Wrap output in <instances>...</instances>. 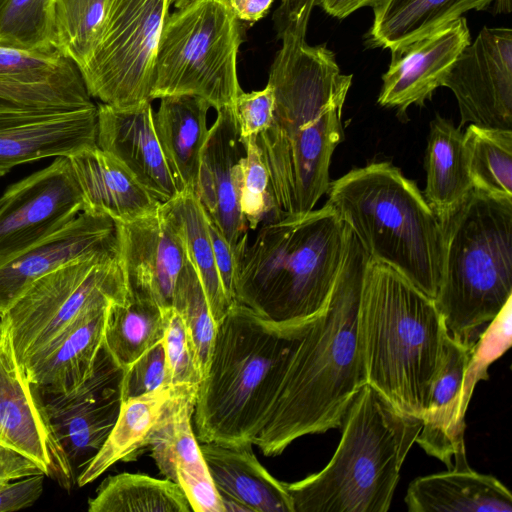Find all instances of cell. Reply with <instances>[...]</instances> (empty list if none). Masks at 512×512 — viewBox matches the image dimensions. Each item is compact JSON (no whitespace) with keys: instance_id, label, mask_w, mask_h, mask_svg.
I'll return each mask as SVG.
<instances>
[{"instance_id":"obj_1","label":"cell","mask_w":512,"mask_h":512,"mask_svg":"<svg viewBox=\"0 0 512 512\" xmlns=\"http://www.w3.org/2000/svg\"><path fill=\"white\" fill-rule=\"evenodd\" d=\"M270 69L271 126L256 143L269 172L278 210L302 216L326 194L332 155L343 140L342 111L352 83L326 44L286 32Z\"/></svg>"},{"instance_id":"obj_2","label":"cell","mask_w":512,"mask_h":512,"mask_svg":"<svg viewBox=\"0 0 512 512\" xmlns=\"http://www.w3.org/2000/svg\"><path fill=\"white\" fill-rule=\"evenodd\" d=\"M347 229L345 256L329 302L307 324L254 440L266 456L281 454L300 437L342 427L366 384L359 311L369 256Z\"/></svg>"},{"instance_id":"obj_3","label":"cell","mask_w":512,"mask_h":512,"mask_svg":"<svg viewBox=\"0 0 512 512\" xmlns=\"http://www.w3.org/2000/svg\"><path fill=\"white\" fill-rule=\"evenodd\" d=\"M347 230L328 203L302 216L262 224L239 255L235 303L278 327L312 321L333 292Z\"/></svg>"},{"instance_id":"obj_4","label":"cell","mask_w":512,"mask_h":512,"mask_svg":"<svg viewBox=\"0 0 512 512\" xmlns=\"http://www.w3.org/2000/svg\"><path fill=\"white\" fill-rule=\"evenodd\" d=\"M359 323L366 383L400 411L422 419L448 336L435 299L369 257Z\"/></svg>"},{"instance_id":"obj_5","label":"cell","mask_w":512,"mask_h":512,"mask_svg":"<svg viewBox=\"0 0 512 512\" xmlns=\"http://www.w3.org/2000/svg\"><path fill=\"white\" fill-rule=\"evenodd\" d=\"M308 323L278 327L231 306L197 388L192 420L199 442L254 443Z\"/></svg>"},{"instance_id":"obj_6","label":"cell","mask_w":512,"mask_h":512,"mask_svg":"<svg viewBox=\"0 0 512 512\" xmlns=\"http://www.w3.org/2000/svg\"><path fill=\"white\" fill-rule=\"evenodd\" d=\"M326 194L371 259L435 299L444 229L415 182L389 162H373L330 182Z\"/></svg>"},{"instance_id":"obj_7","label":"cell","mask_w":512,"mask_h":512,"mask_svg":"<svg viewBox=\"0 0 512 512\" xmlns=\"http://www.w3.org/2000/svg\"><path fill=\"white\" fill-rule=\"evenodd\" d=\"M327 465L286 483L293 512H386L402 465L422 428L369 384L354 398Z\"/></svg>"},{"instance_id":"obj_8","label":"cell","mask_w":512,"mask_h":512,"mask_svg":"<svg viewBox=\"0 0 512 512\" xmlns=\"http://www.w3.org/2000/svg\"><path fill=\"white\" fill-rule=\"evenodd\" d=\"M436 305L450 336L474 341L512 294V200L473 189L443 223Z\"/></svg>"},{"instance_id":"obj_9","label":"cell","mask_w":512,"mask_h":512,"mask_svg":"<svg viewBox=\"0 0 512 512\" xmlns=\"http://www.w3.org/2000/svg\"><path fill=\"white\" fill-rule=\"evenodd\" d=\"M243 28L229 0H196L169 14L154 62L150 99L196 96L216 111L242 91L237 54Z\"/></svg>"},{"instance_id":"obj_10","label":"cell","mask_w":512,"mask_h":512,"mask_svg":"<svg viewBox=\"0 0 512 512\" xmlns=\"http://www.w3.org/2000/svg\"><path fill=\"white\" fill-rule=\"evenodd\" d=\"M128 297L119 255H93L37 279L1 318L9 324L23 366L85 312Z\"/></svg>"},{"instance_id":"obj_11","label":"cell","mask_w":512,"mask_h":512,"mask_svg":"<svg viewBox=\"0 0 512 512\" xmlns=\"http://www.w3.org/2000/svg\"><path fill=\"white\" fill-rule=\"evenodd\" d=\"M172 0H111L97 45L80 73L91 97L127 107L151 101L154 62Z\"/></svg>"},{"instance_id":"obj_12","label":"cell","mask_w":512,"mask_h":512,"mask_svg":"<svg viewBox=\"0 0 512 512\" xmlns=\"http://www.w3.org/2000/svg\"><path fill=\"white\" fill-rule=\"evenodd\" d=\"M122 377L123 369L103 346L90 376L72 391L50 392L31 384L76 478L100 451L117 421Z\"/></svg>"},{"instance_id":"obj_13","label":"cell","mask_w":512,"mask_h":512,"mask_svg":"<svg viewBox=\"0 0 512 512\" xmlns=\"http://www.w3.org/2000/svg\"><path fill=\"white\" fill-rule=\"evenodd\" d=\"M84 209L69 157L11 184L0 196V262L39 242Z\"/></svg>"},{"instance_id":"obj_14","label":"cell","mask_w":512,"mask_h":512,"mask_svg":"<svg viewBox=\"0 0 512 512\" xmlns=\"http://www.w3.org/2000/svg\"><path fill=\"white\" fill-rule=\"evenodd\" d=\"M454 94L460 128L512 130V30L484 27L461 52L444 82Z\"/></svg>"},{"instance_id":"obj_15","label":"cell","mask_w":512,"mask_h":512,"mask_svg":"<svg viewBox=\"0 0 512 512\" xmlns=\"http://www.w3.org/2000/svg\"><path fill=\"white\" fill-rule=\"evenodd\" d=\"M0 444L35 460L45 475L70 490L75 473L50 429L19 363L8 322L0 318Z\"/></svg>"},{"instance_id":"obj_16","label":"cell","mask_w":512,"mask_h":512,"mask_svg":"<svg viewBox=\"0 0 512 512\" xmlns=\"http://www.w3.org/2000/svg\"><path fill=\"white\" fill-rule=\"evenodd\" d=\"M120 255L119 225L103 214L81 212L67 225L0 262V318L40 277L93 255Z\"/></svg>"},{"instance_id":"obj_17","label":"cell","mask_w":512,"mask_h":512,"mask_svg":"<svg viewBox=\"0 0 512 512\" xmlns=\"http://www.w3.org/2000/svg\"><path fill=\"white\" fill-rule=\"evenodd\" d=\"M197 385H175L152 430L151 456L161 475L177 484L193 512H225L192 427Z\"/></svg>"},{"instance_id":"obj_18","label":"cell","mask_w":512,"mask_h":512,"mask_svg":"<svg viewBox=\"0 0 512 512\" xmlns=\"http://www.w3.org/2000/svg\"><path fill=\"white\" fill-rule=\"evenodd\" d=\"M244 155L233 107H222L201 151L195 195L237 252L248 243V225L239 200Z\"/></svg>"},{"instance_id":"obj_19","label":"cell","mask_w":512,"mask_h":512,"mask_svg":"<svg viewBox=\"0 0 512 512\" xmlns=\"http://www.w3.org/2000/svg\"><path fill=\"white\" fill-rule=\"evenodd\" d=\"M471 42L465 17L391 51L382 76L379 105L403 116L411 105L423 106L443 82L455 61Z\"/></svg>"},{"instance_id":"obj_20","label":"cell","mask_w":512,"mask_h":512,"mask_svg":"<svg viewBox=\"0 0 512 512\" xmlns=\"http://www.w3.org/2000/svg\"><path fill=\"white\" fill-rule=\"evenodd\" d=\"M119 225L120 264L129 295L162 308L173 306L180 278L189 263L177 231L158 210Z\"/></svg>"},{"instance_id":"obj_21","label":"cell","mask_w":512,"mask_h":512,"mask_svg":"<svg viewBox=\"0 0 512 512\" xmlns=\"http://www.w3.org/2000/svg\"><path fill=\"white\" fill-rule=\"evenodd\" d=\"M97 146V106L0 114V177L49 157H70Z\"/></svg>"},{"instance_id":"obj_22","label":"cell","mask_w":512,"mask_h":512,"mask_svg":"<svg viewBox=\"0 0 512 512\" xmlns=\"http://www.w3.org/2000/svg\"><path fill=\"white\" fill-rule=\"evenodd\" d=\"M151 101L97 106V146L118 159L160 204L180 192L158 141Z\"/></svg>"},{"instance_id":"obj_23","label":"cell","mask_w":512,"mask_h":512,"mask_svg":"<svg viewBox=\"0 0 512 512\" xmlns=\"http://www.w3.org/2000/svg\"><path fill=\"white\" fill-rule=\"evenodd\" d=\"M473 342V341H472ZM472 342L448 334L442 367L433 384L422 428L416 442L449 468L468 467L465 417L471 398L465 392V374Z\"/></svg>"},{"instance_id":"obj_24","label":"cell","mask_w":512,"mask_h":512,"mask_svg":"<svg viewBox=\"0 0 512 512\" xmlns=\"http://www.w3.org/2000/svg\"><path fill=\"white\" fill-rule=\"evenodd\" d=\"M108 307L85 312L30 356L23 365L30 383L57 393L81 385L93 371L103 347Z\"/></svg>"},{"instance_id":"obj_25","label":"cell","mask_w":512,"mask_h":512,"mask_svg":"<svg viewBox=\"0 0 512 512\" xmlns=\"http://www.w3.org/2000/svg\"><path fill=\"white\" fill-rule=\"evenodd\" d=\"M80 188L82 212L103 214L124 224L155 213L160 203L113 155L98 146L69 157Z\"/></svg>"},{"instance_id":"obj_26","label":"cell","mask_w":512,"mask_h":512,"mask_svg":"<svg viewBox=\"0 0 512 512\" xmlns=\"http://www.w3.org/2000/svg\"><path fill=\"white\" fill-rule=\"evenodd\" d=\"M252 443L203 442L200 449L221 496L244 511L293 512L284 482L274 478L258 461Z\"/></svg>"},{"instance_id":"obj_27","label":"cell","mask_w":512,"mask_h":512,"mask_svg":"<svg viewBox=\"0 0 512 512\" xmlns=\"http://www.w3.org/2000/svg\"><path fill=\"white\" fill-rule=\"evenodd\" d=\"M405 503L410 512H511L512 494L492 475L453 467L415 478Z\"/></svg>"},{"instance_id":"obj_28","label":"cell","mask_w":512,"mask_h":512,"mask_svg":"<svg viewBox=\"0 0 512 512\" xmlns=\"http://www.w3.org/2000/svg\"><path fill=\"white\" fill-rule=\"evenodd\" d=\"M210 107L200 97L166 96L153 115L158 141L180 193H195Z\"/></svg>"},{"instance_id":"obj_29","label":"cell","mask_w":512,"mask_h":512,"mask_svg":"<svg viewBox=\"0 0 512 512\" xmlns=\"http://www.w3.org/2000/svg\"><path fill=\"white\" fill-rule=\"evenodd\" d=\"M494 0H376L368 44L393 50L463 17Z\"/></svg>"},{"instance_id":"obj_30","label":"cell","mask_w":512,"mask_h":512,"mask_svg":"<svg viewBox=\"0 0 512 512\" xmlns=\"http://www.w3.org/2000/svg\"><path fill=\"white\" fill-rule=\"evenodd\" d=\"M426 201L442 224L473 190L463 132L452 121L436 116L430 122L424 158Z\"/></svg>"},{"instance_id":"obj_31","label":"cell","mask_w":512,"mask_h":512,"mask_svg":"<svg viewBox=\"0 0 512 512\" xmlns=\"http://www.w3.org/2000/svg\"><path fill=\"white\" fill-rule=\"evenodd\" d=\"M175 385L123 399L117 421L104 445L76 478L82 487L96 480L118 461L137 459L146 447Z\"/></svg>"},{"instance_id":"obj_32","label":"cell","mask_w":512,"mask_h":512,"mask_svg":"<svg viewBox=\"0 0 512 512\" xmlns=\"http://www.w3.org/2000/svg\"><path fill=\"white\" fill-rule=\"evenodd\" d=\"M159 213L177 231L188 259L201 281L208 303L219 324L233 303L216 266L207 215L194 192H181L161 203Z\"/></svg>"},{"instance_id":"obj_33","label":"cell","mask_w":512,"mask_h":512,"mask_svg":"<svg viewBox=\"0 0 512 512\" xmlns=\"http://www.w3.org/2000/svg\"><path fill=\"white\" fill-rule=\"evenodd\" d=\"M89 512H191L183 490L174 482L144 474L120 473L106 477L95 496L88 500Z\"/></svg>"},{"instance_id":"obj_34","label":"cell","mask_w":512,"mask_h":512,"mask_svg":"<svg viewBox=\"0 0 512 512\" xmlns=\"http://www.w3.org/2000/svg\"><path fill=\"white\" fill-rule=\"evenodd\" d=\"M165 314L166 308L132 295L108 307L103 346L123 371L163 338Z\"/></svg>"},{"instance_id":"obj_35","label":"cell","mask_w":512,"mask_h":512,"mask_svg":"<svg viewBox=\"0 0 512 512\" xmlns=\"http://www.w3.org/2000/svg\"><path fill=\"white\" fill-rule=\"evenodd\" d=\"M463 143L473 189L512 200V130L469 124Z\"/></svg>"},{"instance_id":"obj_36","label":"cell","mask_w":512,"mask_h":512,"mask_svg":"<svg viewBox=\"0 0 512 512\" xmlns=\"http://www.w3.org/2000/svg\"><path fill=\"white\" fill-rule=\"evenodd\" d=\"M111 0H52L50 45L80 69L93 53Z\"/></svg>"},{"instance_id":"obj_37","label":"cell","mask_w":512,"mask_h":512,"mask_svg":"<svg viewBox=\"0 0 512 512\" xmlns=\"http://www.w3.org/2000/svg\"><path fill=\"white\" fill-rule=\"evenodd\" d=\"M93 105L81 74L42 84L0 81V114L72 110Z\"/></svg>"},{"instance_id":"obj_38","label":"cell","mask_w":512,"mask_h":512,"mask_svg":"<svg viewBox=\"0 0 512 512\" xmlns=\"http://www.w3.org/2000/svg\"><path fill=\"white\" fill-rule=\"evenodd\" d=\"M52 0H0V45L48 50Z\"/></svg>"},{"instance_id":"obj_39","label":"cell","mask_w":512,"mask_h":512,"mask_svg":"<svg viewBox=\"0 0 512 512\" xmlns=\"http://www.w3.org/2000/svg\"><path fill=\"white\" fill-rule=\"evenodd\" d=\"M80 74L77 65L55 48L27 50L0 45V81L42 84Z\"/></svg>"},{"instance_id":"obj_40","label":"cell","mask_w":512,"mask_h":512,"mask_svg":"<svg viewBox=\"0 0 512 512\" xmlns=\"http://www.w3.org/2000/svg\"><path fill=\"white\" fill-rule=\"evenodd\" d=\"M172 307L182 316L191 334L205 374L218 323L213 317L201 281L190 261L178 283Z\"/></svg>"},{"instance_id":"obj_41","label":"cell","mask_w":512,"mask_h":512,"mask_svg":"<svg viewBox=\"0 0 512 512\" xmlns=\"http://www.w3.org/2000/svg\"><path fill=\"white\" fill-rule=\"evenodd\" d=\"M240 185V209L249 229L284 217L278 210L269 172L262 160L256 138L244 142Z\"/></svg>"},{"instance_id":"obj_42","label":"cell","mask_w":512,"mask_h":512,"mask_svg":"<svg viewBox=\"0 0 512 512\" xmlns=\"http://www.w3.org/2000/svg\"><path fill=\"white\" fill-rule=\"evenodd\" d=\"M511 299L490 321L483 332L471 344L465 374V392L472 394L478 382L488 379L489 366L499 359L511 346L512 338Z\"/></svg>"},{"instance_id":"obj_43","label":"cell","mask_w":512,"mask_h":512,"mask_svg":"<svg viewBox=\"0 0 512 512\" xmlns=\"http://www.w3.org/2000/svg\"><path fill=\"white\" fill-rule=\"evenodd\" d=\"M163 345L172 385H199L204 377L191 334L179 312L166 308Z\"/></svg>"},{"instance_id":"obj_44","label":"cell","mask_w":512,"mask_h":512,"mask_svg":"<svg viewBox=\"0 0 512 512\" xmlns=\"http://www.w3.org/2000/svg\"><path fill=\"white\" fill-rule=\"evenodd\" d=\"M162 339L149 347L123 371L122 400L172 385Z\"/></svg>"},{"instance_id":"obj_45","label":"cell","mask_w":512,"mask_h":512,"mask_svg":"<svg viewBox=\"0 0 512 512\" xmlns=\"http://www.w3.org/2000/svg\"><path fill=\"white\" fill-rule=\"evenodd\" d=\"M275 105L274 89L267 83L264 89L241 91L232 107L239 130L241 144L267 130L273 120Z\"/></svg>"},{"instance_id":"obj_46","label":"cell","mask_w":512,"mask_h":512,"mask_svg":"<svg viewBox=\"0 0 512 512\" xmlns=\"http://www.w3.org/2000/svg\"><path fill=\"white\" fill-rule=\"evenodd\" d=\"M45 474L31 475L0 483V512L32 506L43 492Z\"/></svg>"},{"instance_id":"obj_47","label":"cell","mask_w":512,"mask_h":512,"mask_svg":"<svg viewBox=\"0 0 512 512\" xmlns=\"http://www.w3.org/2000/svg\"><path fill=\"white\" fill-rule=\"evenodd\" d=\"M207 215V214H206ZM208 228L212 240L216 266L229 299L235 303L234 284L237 273L238 258L243 250L235 251L227 242L218 227L207 216Z\"/></svg>"},{"instance_id":"obj_48","label":"cell","mask_w":512,"mask_h":512,"mask_svg":"<svg viewBox=\"0 0 512 512\" xmlns=\"http://www.w3.org/2000/svg\"><path fill=\"white\" fill-rule=\"evenodd\" d=\"M320 0H281L273 20L278 38L286 32L306 33L314 7Z\"/></svg>"},{"instance_id":"obj_49","label":"cell","mask_w":512,"mask_h":512,"mask_svg":"<svg viewBox=\"0 0 512 512\" xmlns=\"http://www.w3.org/2000/svg\"><path fill=\"white\" fill-rule=\"evenodd\" d=\"M36 474L45 472L35 460L16 449L0 444V483Z\"/></svg>"},{"instance_id":"obj_50","label":"cell","mask_w":512,"mask_h":512,"mask_svg":"<svg viewBox=\"0 0 512 512\" xmlns=\"http://www.w3.org/2000/svg\"><path fill=\"white\" fill-rule=\"evenodd\" d=\"M274 0H229L239 20L254 23L263 18Z\"/></svg>"},{"instance_id":"obj_51","label":"cell","mask_w":512,"mask_h":512,"mask_svg":"<svg viewBox=\"0 0 512 512\" xmlns=\"http://www.w3.org/2000/svg\"><path fill=\"white\" fill-rule=\"evenodd\" d=\"M376 0H320L319 6L330 16L344 19L356 10L370 6Z\"/></svg>"}]
</instances>
